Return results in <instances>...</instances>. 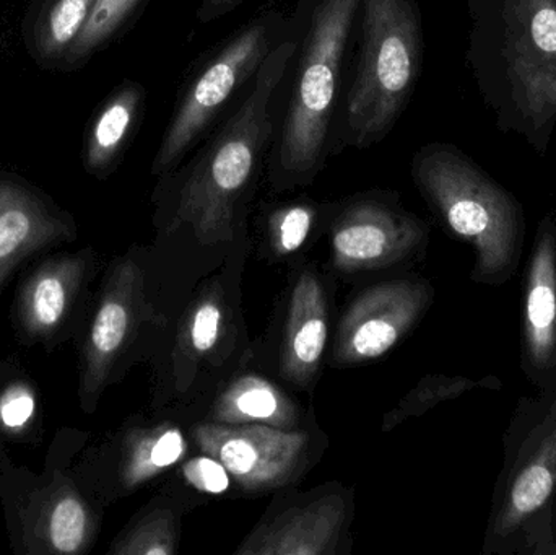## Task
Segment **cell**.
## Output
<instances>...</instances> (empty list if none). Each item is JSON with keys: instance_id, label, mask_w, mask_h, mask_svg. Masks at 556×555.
I'll return each instance as SVG.
<instances>
[{"instance_id": "cell-1", "label": "cell", "mask_w": 556, "mask_h": 555, "mask_svg": "<svg viewBox=\"0 0 556 555\" xmlns=\"http://www.w3.org/2000/svg\"><path fill=\"white\" fill-rule=\"evenodd\" d=\"M294 51L296 36L291 28L230 114L192 150L189 162L159 176L169 194L166 231L188 227L202 244L233 240L240 209L273 149Z\"/></svg>"}, {"instance_id": "cell-2", "label": "cell", "mask_w": 556, "mask_h": 555, "mask_svg": "<svg viewBox=\"0 0 556 555\" xmlns=\"http://www.w3.org/2000/svg\"><path fill=\"white\" fill-rule=\"evenodd\" d=\"M466 61L496 129L547 155L556 130V0H467Z\"/></svg>"}, {"instance_id": "cell-3", "label": "cell", "mask_w": 556, "mask_h": 555, "mask_svg": "<svg viewBox=\"0 0 556 555\" xmlns=\"http://www.w3.org/2000/svg\"><path fill=\"white\" fill-rule=\"evenodd\" d=\"M362 0H298L296 51L285 81L269 153L274 185H307L332 155L345 62Z\"/></svg>"}, {"instance_id": "cell-4", "label": "cell", "mask_w": 556, "mask_h": 555, "mask_svg": "<svg viewBox=\"0 0 556 555\" xmlns=\"http://www.w3.org/2000/svg\"><path fill=\"white\" fill-rule=\"evenodd\" d=\"M358 35V55L343 91L332 153L382 142L407 110L424 68L418 0H362Z\"/></svg>"}, {"instance_id": "cell-5", "label": "cell", "mask_w": 556, "mask_h": 555, "mask_svg": "<svg viewBox=\"0 0 556 555\" xmlns=\"http://www.w3.org/2000/svg\"><path fill=\"white\" fill-rule=\"evenodd\" d=\"M412 178L444 227L472 247L470 279L503 286L516 276L526 240L521 202L454 143H425Z\"/></svg>"}, {"instance_id": "cell-6", "label": "cell", "mask_w": 556, "mask_h": 555, "mask_svg": "<svg viewBox=\"0 0 556 555\" xmlns=\"http://www.w3.org/2000/svg\"><path fill=\"white\" fill-rule=\"evenodd\" d=\"M483 555H556V390L518 401L503 436Z\"/></svg>"}, {"instance_id": "cell-7", "label": "cell", "mask_w": 556, "mask_h": 555, "mask_svg": "<svg viewBox=\"0 0 556 555\" xmlns=\"http://www.w3.org/2000/svg\"><path fill=\"white\" fill-rule=\"evenodd\" d=\"M88 433L74 427L55 432L41 472L16 465L0 452V507L15 555H84L101 527L100 504L81 488L74 462Z\"/></svg>"}, {"instance_id": "cell-8", "label": "cell", "mask_w": 556, "mask_h": 555, "mask_svg": "<svg viewBox=\"0 0 556 555\" xmlns=\"http://www.w3.org/2000/svg\"><path fill=\"white\" fill-rule=\"evenodd\" d=\"M290 33V18L270 10L241 26L208 55L179 91L153 159V175L173 172L191 155Z\"/></svg>"}, {"instance_id": "cell-9", "label": "cell", "mask_w": 556, "mask_h": 555, "mask_svg": "<svg viewBox=\"0 0 556 555\" xmlns=\"http://www.w3.org/2000/svg\"><path fill=\"white\" fill-rule=\"evenodd\" d=\"M146 295V273L136 254H126L108 267L87 321L75 339L77 396L84 413L97 411L139 338L147 318Z\"/></svg>"}, {"instance_id": "cell-10", "label": "cell", "mask_w": 556, "mask_h": 555, "mask_svg": "<svg viewBox=\"0 0 556 555\" xmlns=\"http://www.w3.org/2000/svg\"><path fill=\"white\" fill-rule=\"evenodd\" d=\"M98 269L93 248L42 254L20 277L10 308L13 335L23 348L58 351L75 341L90 312Z\"/></svg>"}, {"instance_id": "cell-11", "label": "cell", "mask_w": 556, "mask_h": 555, "mask_svg": "<svg viewBox=\"0 0 556 555\" xmlns=\"http://www.w3.org/2000/svg\"><path fill=\"white\" fill-rule=\"evenodd\" d=\"M194 439L250 492L283 488L304 462L307 436L264 424H201Z\"/></svg>"}, {"instance_id": "cell-12", "label": "cell", "mask_w": 556, "mask_h": 555, "mask_svg": "<svg viewBox=\"0 0 556 555\" xmlns=\"http://www.w3.org/2000/svg\"><path fill=\"white\" fill-rule=\"evenodd\" d=\"M431 300L433 289L421 279L392 280L366 290L340 319L337 362L353 365L381 357L417 325Z\"/></svg>"}, {"instance_id": "cell-13", "label": "cell", "mask_w": 556, "mask_h": 555, "mask_svg": "<svg viewBox=\"0 0 556 555\" xmlns=\"http://www.w3.org/2000/svg\"><path fill=\"white\" fill-rule=\"evenodd\" d=\"M427 237V224L395 202L356 199L333 222V264L343 273L379 269L414 253Z\"/></svg>"}, {"instance_id": "cell-14", "label": "cell", "mask_w": 556, "mask_h": 555, "mask_svg": "<svg viewBox=\"0 0 556 555\" xmlns=\"http://www.w3.org/2000/svg\"><path fill=\"white\" fill-rule=\"evenodd\" d=\"M556 217L539 222L525 274L519 368L535 391L556 390Z\"/></svg>"}, {"instance_id": "cell-15", "label": "cell", "mask_w": 556, "mask_h": 555, "mask_svg": "<svg viewBox=\"0 0 556 555\" xmlns=\"http://www.w3.org/2000/svg\"><path fill=\"white\" fill-rule=\"evenodd\" d=\"M77 224L45 192L15 176L0 175V295L16 270L72 243Z\"/></svg>"}, {"instance_id": "cell-16", "label": "cell", "mask_w": 556, "mask_h": 555, "mask_svg": "<svg viewBox=\"0 0 556 555\" xmlns=\"http://www.w3.org/2000/svg\"><path fill=\"white\" fill-rule=\"evenodd\" d=\"M345 521V502L324 497L307 507L293 508L266 527L257 528L237 551L240 555H329Z\"/></svg>"}, {"instance_id": "cell-17", "label": "cell", "mask_w": 556, "mask_h": 555, "mask_svg": "<svg viewBox=\"0 0 556 555\" xmlns=\"http://www.w3.org/2000/svg\"><path fill=\"white\" fill-rule=\"evenodd\" d=\"M327 303L313 274H301L291 293L281 344L280 371L287 380L306 384L316 375L327 344Z\"/></svg>"}, {"instance_id": "cell-18", "label": "cell", "mask_w": 556, "mask_h": 555, "mask_svg": "<svg viewBox=\"0 0 556 555\" xmlns=\"http://www.w3.org/2000/svg\"><path fill=\"white\" fill-rule=\"evenodd\" d=\"M146 103V90L136 81H124L101 104L91 121L85 142V168L98 178L113 172L123 156Z\"/></svg>"}, {"instance_id": "cell-19", "label": "cell", "mask_w": 556, "mask_h": 555, "mask_svg": "<svg viewBox=\"0 0 556 555\" xmlns=\"http://www.w3.org/2000/svg\"><path fill=\"white\" fill-rule=\"evenodd\" d=\"M45 436L41 391L15 361L0 357V452L7 445L36 446Z\"/></svg>"}, {"instance_id": "cell-20", "label": "cell", "mask_w": 556, "mask_h": 555, "mask_svg": "<svg viewBox=\"0 0 556 555\" xmlns=\"http://www.w3.org/2000/svg\"><path fill=\"white\" fill-rule=\"evenodd\" d=\"M215 422L264 424L281 430L296 426L293 404L273 383L260 377H243L235 381L214 407Z\"/></svg>"}, {"instance_id": "cell-21", "label": "cell", "mask_w": 556, "mask_h": 555, "mask_svg": "<svg viewBox=\"0 0 556 555\" xmlns=\"http://www.w3.org/2000/svg\"><path fill=\"white\" fill-rule=\"evenodd\" d=\"M94 0H48L35 28V45L42 58L65 55L87 22Z\"/></svg>"}, {"instance_id": "cell-22", "label": "cell", "mask_w": 556, "mask_h": 555, "mask_svg": "<svg viewBox=\"0 0 556 555\" xmlns=\"http://www.w3.org/2000/svg\"><path fill=\"white\" fill-rule=\"evenodd\" d=\"M142 0H94L87 22L65 52L72 64L85 61L121 31Z\"/></svg>"}, {"instance_id": "cell-23", "label": "cell", "mask_w": 556, "mask_h": 555, "mask_svg": "<svg viewBox=\"0 0 556 555\" xmlns=\"http://www.w3.org/2000/svg\"><path fill=\"white\" fill-rule=\"evenodd\" d=\"M178 533L168 510H153L137 518L111 544V555H172L176 553Z\"/></svg>"}, {"instance_id": "cell-24", "label": "cell", "mask_w": 556, "mask_h": 555, "mask_svg": "<svg viewBox=\"0 0 556 555\" xmlns=\"http://www.w3.org/2000/svg\"><path fill=\"white\" fill-rule=\"evenodd\" d=\"M479 384V381L464 377L431 375V377L424 378L417 384V388H414L408 396H405L401 404L386 416L384 429H391V427L397 426L408 417L420 416V414L427 413L431 407L443 403V401L453 400V398L460 396L466 391L476 390Z\"/></svg>"}, {"instance_id": "cell-25", "label": "cell", "mask_w": 556, "mask_h": 555, "mask_svg": "<svg viewBox=\"0 0 556 555\" xmlns=\"http://www.w3.org/2000/svg\"><path fill=\"white\" fill-rule=\"evenodd\" d=\"M224 308H222L220 295L215 290L204 297L195 306L186 335L188 351L195 357H202L217 344L220 336Z\"/></svg>"}, {"instance_id": "cell-26", "label": "cell", "mask_w": 556, "mask_h": 555, "mask_svg": "<svg viewBox=\"0 0 556 555\" xmlns=\"http://www.w3.org/2000/svg\"><path fill=\"white\" fill-rule=\"evenodd\" d=\"M314 220V209L306 204L288 205L270 220L274 244L280 254L298 250L306 241Z\"/></svg>"}, {"instance_id": "cell-27", "label": "cell", "mask_w": 556, "mask_h": 555, "mask_svg": "<svg viewBox=\"0 0 556 555\" xmlns=\"http://www.w3.org/2000/svg\"><path fill=\"white\" fill-rule=\"evenodd\" d=\"M182 472L189 484L207 494H224L230 485V475L227 469L220 462L208 455L186 463Z\"/></svg>"}, {"instance_id": "cell-28", "label": "cell", "mask_w": 556, "mask_h": 555, "mask_svg": "<svg viewBox=\"0 0 556 555\" xmlns=\"http://www.w3.org/2000/svg\"><path fill=\"white\" fill-rule=\"evenodd\" d=\"M247 0H201L199 5L198 20L204 25L207 23L217 22L222 16L230 15L238 7L243 5Z\"/></svg>"}, {"instance_id": "cell-29", "label": "cell", "mask_w": 556, "mask_h": 555, "mask_svg": "<svg viewBox=\"0 0 556 555\" xmlns=\"http://www.w3.org/2000/svg\"><path fill=\"white\" fill-rule=\"evenodd\" d=\"M555 264H556V256H555Z\"/></svg>"}]
</instances>
